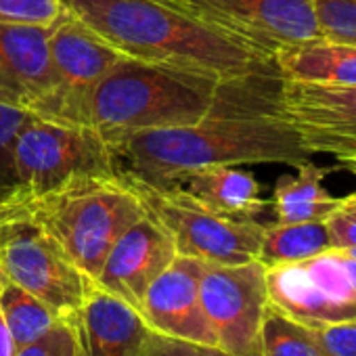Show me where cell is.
I'll list each match as a JSON object with an SVG mask.
<instances>
[{"label": "cell", "mask_w": 356, "mask_h": 356, "mask_svg": "<svg viewBox=\"0 0 356 356\" xmlns=\"http://www.w3.org/2000/svg\"><path fill=\"white\" fill-rule=\"evenodd\" d=\"M109 147L115 174L151 189H161L174 176L197 168L300 165L312 155L296 128L256 105L254 76L225 80L214 109L197 124L143 130Z\"/></svg>", "instance_id": "1"}, {"label": "cell", "mask_w": 356, "mask_h": 356, "mask_svg": "<svg viewBox=\"0 0 356 356\" xmlns=\"http://www.w3.org/2000/svg\"><path fill=\"white\" fill-rule=\"evenodd\" d=\"M63 7L126 57L239 80L275 63L195 15L185 0H63Z\"/></svg>", "instance_id": "2"}, {"label": "cell", "mask_w": 356, "mask_h": 356, "mask_svg": "<svg viewBox=\"0 0 356 356\" xmlns=\"http://www.w3.org/2000/svg\"><path fill=\"white\" fill-rule=\"evenodd\" d=\"M222 82L210 72L124 55L99 82L88 126L109 145L143 130L191 126L214 109Z\"/></svg>", "instance_id": "3"}, {"label": "cell", "mask_w": 356, "mask_h": 356, "mask_svg": "<svg viewBox=\"0 0 356 356\" xmlns=\"http://www.w3.org/2000/svg\"><path fill=\"white\" fill-rule=\"evenodd\" d=\"M15 202L92 281L113 243L147 214L136 189L120 176L88 178L42 197Z\"/></svg>", "instance_id": "4"}, {"label": "cell", "mask_w": 356, "mask_h": 356, "mask_svg": "<svg viewBox=\"0 0 356 356\" xmlns=\"http://www.w3.org/2000/svg\"><path fill=\"white\" fill-rule=\"evenodd\" d=\"M115 174L109 143L84 124L55 122L30 113L13 140L15 200H34L78 181Z\"/></svg>", "instance_id": "5"}, {"label": "cell", "mask_w": 356, "mask_h": 356, "mask_svg": "<svg viewBox=\"0 0 356 356\" xmlns=\"http://www.w3.org/2000/svg\"><path fill=\"white\" fill-rule=\"evenodd\" d=\"M0 264L7 281L61 316H76L95 285L15 200L0 204Z\"/></svg>", "instance_id": "6"}, {"label": "cell", "mask_w": 356, "mask_h": 356, "mask_svg": "<svg viewBox=\"0 0 356 356\" xmlns=\"http://www.w3.org/2000/svg\"><path fill=\"white\" fill-rule=\"evenodd\" d=\"M254 101L296 128L312 155L356 157V86L293 82L273 72L254 78Z\"/></svg>", "instance_id": "7"}, {"label": "cell", "mask_w": 356, "mask_h": 356, "mask_svg": "<svg viewBox=\"0 0 356 356\" xmlns=\"http://www.w3.org/2000/svg\"><path fill=\"white\" fill-rule=\"evenodd\" d=\"M130 185L140 195L147 214L168 231L178 256L208 264H245L258 260L266 225L220 216L176 193L138 183Z\"/></svg>", "instance_id": "8"}, {"label": "cell", "mask_w": 356, "mask_h": 356, "mask_svg": "<svg viewBox=\"0 0 356 356\" xmlns=\"http://www.w3.org/2000/svg\"><path fill=\"white\" fill-rule=\"evenodd\" d=\"M49 55L53 82L47 97L30 113L88 126L92 95L124 55L67 11L49 28Z\"/></svg>", "instance_id": "9"}, {"label": "cell", "mask_w": 356, "mask_h": 356, "mask_svg": "<svg viewBox=\"0 0 356 356\" xmlns=\"http://www.w3.org/2000/svg\"><path fill=\"white\" fill-rule=\"evenodd\" d=\"M200 296L218 348L231 356H262L260 331L268 308L266 266L202 262Z\"/></svg>", "instance_id": "10"}, {"label": "cell", "mask_w": 356, "mask_h": 356, "mask_svg": "<svg viewBox=\"0 0 356 356\" xmlns=\"http://www.w3.org/2000/svg\"><path fill=\"white\" fill-rule=\"evenodd\" d=\"M185 3L195 15L235 36L270 61L285 47L323 38L312 0H185Z\"/></svg>", "instance_id": "11"}, {"label": "cell", "mask_w": 356, "mask_h": 356, "mask_svg": "<svg viewBox=\"0 0 356 356\" xmlns=\"http://www.w3.org/2000/svg\"><path fill=\"white\" fill-rule=\"evenodd\" d=\"M176 256L168 231L145 214L113 243L95 283L140 312L147 289Z\"/></svg>", "instance_id": "12"}, {"label": "cell", "mask_w": 356, "mask_h": 356, "mask_svg": "<svg viewBox=\"0 0 356 356\" xmlns=\"http://www.w3.org/2000/svg\"><path fill=\"white\" fill-rule=\"evenodd\" d=\"M200 275V260L176 256L174 262L147 289L140 304V314L147 325L161 335L218 348L216 335L204 312Z\"/></svg>", "instance_id": "13"}, {"label": "cell", "mask_w": 356, "mask_h": 356, "mask_svg": "<svg viewBox=\"0 0 356 356\" xmlns=\"http://www.w3.org/2000/svg\"><path fill=\"white\" fill-rule=\"evenodd\" d=\"M51 82L49 30L0 24V105L34 111Z\"/></svg>", "instance_id": "14"}, {"label": "cell", "mask_w": 356, "mask_h": 356, "mask_svg": "<svg viewBox=\"0 0 356 356\" xmlns=\"http://www.w3.org/2000/svg\"><path fill=\"white\" fill-rule=\"evenodd\" d=\"M80 356H143L151 327L143 314L97 283L74 316Z\"/></svg>", "instance_id": "15"}, {"label": "cell", "mask_w": 356, "mask_h": 356, "mask_svg": "<svg viewBox=\"0 0 356 356\" xmlns=\"http://www.w3.org/2000/svg\"><path fill=\"white\" fill-rule=\"evenodd\" d=\"M157 191L181 195L210 212L229 218L256 220L268 206L252 172L239 165H210L174 176Z\"/></svg>", "instance_id": "16"}, {"label": "cell", "mask_w": 356, "mask_h": 356, "mask_svg": "<svg viewBox=\"0 0 356 356\" xmlns=\"http://www.w3.org/2000/svg\"><path fill=\"white\" fill-rule=\"evenodd\" d=\"M266 289L273 308L310 329L356 318V306L331 300L310 281L300 262L266 268Z\"/></svg>", "instance_id": "17"}, {"label": "cell", "mask_w": 356, "mask_h": 356, "mask_svg": "<svg viewBox=\"0 0 356 356\" xmlns=\"http://www.w3.org/2000/svg\"><path fill=\"white\" fill-rule=\"evenodd\" d=\"M277 74L293 82L356 86V47L310 40L285 47L275 55Z\"/></svg>", "instance_id": "18"}, {"label": "cell", "mask_w": 356, "mask_h": 356, "mask_svg": "<svg viewBox=\"0 0 356 356\" xmlns=\"http://www.w3.org/2000/svg\"><path fill=\"white\" fill-rule=\"evenodd\" d=\"M296 176H281L275 193L273 210L275 222H316L327 220V216L339 206L341 197H333L323 189L325 178L339 168L337 165H316L312 161H302Z\"/></svg>", "instance_id": "19"}, {"label": "cell", "mask_w": 356, "mask_h": 356, "mask_svg": "<svg viewBox=\"0 0 356 356\" xmlns=\"http://www.w3.org/2000/svg\"><path fill=\"white\" fill-rule=\"evenodd\" d=\"M333 250L325 220L316 222H273L264 227L258 260L270 268L279 264L304 262Z\"/></svg>", "instance_id": "20"}, {"label": "cell", "mask_w": 356, "mask_h": 356, "mask_svg": "<svg viewBox=\"0 0 356 356\" xmlns=\"http://www.w3.org/2000/svg\"><path fill=\"white\" fill-rule=\"evenodd\" d=\"M0 310H3L5 323L13 335L17 350L42 337L59 321L67 318L11 281H7L3 291H0Z\"/></svg>", "instance_id": "21"}, {"label": "cell", "mask_w": 356, "mask_h": 356, "mask_svg": "<svg viewBox=\"0 0 356 356\" xmlns=\"http://www.w3.org/2000/svg\"><path fill=\"white\" fill-rule=\"evenodd\" d=\"M260 352L262 356H323L312 329L270 304L262 321Z\"/></svg>", "instance_id": "22"}, {"label": "cell", "mask_w": 356, "mask_h": 356, "mask_svg": "<svg viewBox=\"0 0 356 356\" xmlns=\"http://www.w3.org/2000/svg\"><path fill=\"white\" fill-rule=\"evenodd\" d=\"M323 40L356 47V0H312Z\"/></svg>", "instance_id": "23"}, {"label": "cell", "mask_w": 356, "mask_h": 356, "mask_svg": "<svg viewBox=\"0 0 356 356\" xmlns=\"http://www.w3.org/2000/svg\"><path fill=\"white\" fill-rule=\"evenodd\" d=\"M63 13V0H0V24L9 26L49 30Z\"/></svg>", "instance_id": "24"}, {"label": "cell", "mask_w": 356, "mask_h": 356, "mask_svg": "<svg viewBox=\"0 0 356 356\" xmlns=\"http://www.w3.org/2000/svg\"><path fill=\"white\" fill-rule=\"evenodd\" d=\"M30 111L0 105V204L13 193V140Z\"/></svg>", "instance_id": "25"}, {"label": "cell", "mask_w": 356, "mask_h": 356, "mask_svg": "<svg viewBox=\"0 0 356 356\" xmlns=\"http://www.w3.org/2000/svg\"><path fill=\"white\" fill-rule=\"evenodd\" d=\"M15 356H80V343H78L74 316L59 321L49 333L19 348Z\"/></svg>", "instance_id": "26"}, {"label": "cell", "mask_w": 356, "mask_h": 356, "mask_svg": "<svg viewBox=\"0 0 356 356\" xmlns=\"http://www.w3.org/2000/svg\"><path fill=\"white\" fill-rule=\"evenodd\" d=\"M143 356H231L216 346H204L170 335H161L151 329Z\"/></svg>", "instance_id": "27"}, {"label": "cell", "mask_w": 356, "mask_h": 356, "mask_svg": "<svg viewBox=\"0 0 356 356\" xmlns=\"http://www.w3.org/2000/svg\"><path fill=\"white\" fill-rule=\"evenodd\" d=\"M323 356H356V318L312 329Z\"/></svg>", "instance_id": "28"}, {"label": "cell", "mask_w": 356, "mask_h": 356, "mask_svg": "<svg viewBox=\"0 0 356 356\" xmlns=\"http://www.w3.org/2000/svg\"><path fill=\"white\" fill-rule=\"evenodd\" d=\"M333 250L356 248V193L341 197L339 206L327 216Z\"/></svg>", "instance_id": "29"}, {"label": "cell", "mask_w": 356, "mask_h": 356, "mask_svg": "<svg viewBox=\"0 0 356 356\" xmlns=\"http://www.w3.org/2000/svg\"><path fill=\"white\" fill-rule=\"evenodd\" d=\"M15 352H17V348H15L13 335L5 323L3 310H0V356H15Z\"/></svg>", "instance_id": "30"}, {"label": "cell", "mask_w": 356, "mask_h": 356, "mask_svg": "<svg viewBox=\"0 0 356 356\" xmlns=\"http://www.w3.org/2000/svg\"><path fill=\"white\" fill-rule=\"evenodd\" d=\"M335 252H337V256H339V260H341V266H343V270H346V275H348V279H350L352 289L356 291V260L350 258L348 254H343L341 250H335Z\"/></svg>", "instance_id": "31"}, {"label": "cell", "mask_w": 356, "mask_h": 356, "mask_svg": "<svg viewBox=\"0 0 356 356\" xmlns=\"http://www.w3.org/2000/svg\"><path fill=\"white\" fill-rule=\"evenodd\" d=\"M339 168L350 170L352 174H356V157L354 159H339Z\"/></svg>", "instance_id": "32"}, {"label": "cell", "mask_w": 356, "mask_h": 356, "mask_svg": "<svg viewBox=\"0 0 356 356\" xmlns=\"http://www.w3.org/2000/svg\"><path fill=\"white\" fill-rule=\"evenodd\" d=\"M5 283H7V275H5V270H3V264H0V291H3Z\"/></svg>", "instance_id": "33"}, {"label": "cell", "mask_w": 356, "mask_h": 356, "mask_svg": "<svg viewBox=\"0 0 356 356\" xmlns=\"http://www.w3.org/2000/svg\"><path fill=\"white\" fill-rule=\"evenodd\" d=\"M343 254H348L350 258H354L356 260V248H348V250H341Z\"/></svg>", "instance_id": "34"}]
</instances>
